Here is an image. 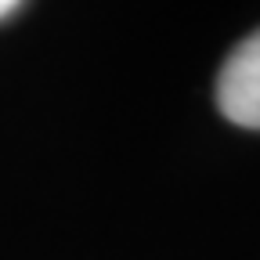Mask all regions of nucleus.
Segmentation results:
<instances>
[{"mask_svg": "<svg viewBox=\"0 0 260 260\" xmlns=\"http://www.w3.org/2000/svg\"><path fill=\"white\" fill-rule=\"evenodd\" d=\"M217 105L224 119L260 130V29L228 54L217 76Z\"/></svg>", "mask_w": 260, "mask_h": 260, "instance_id": "f257e3e1", "label": "nucleus"}, {"mask_svg": "<svg viewBox=\"0 0 260 260\" xmlns=\"http://www.w3.org/2000/svg\"><path fill=\"white\" fill-rule=\"evenodd\" d=\"M15 11H18L15 0H0V18H8V15H15Z\"/></svg>", "mask_w": 260, "mask_h": 260, "instance_id": "f03ea898", "label": "nucleus"}]
</instances>
